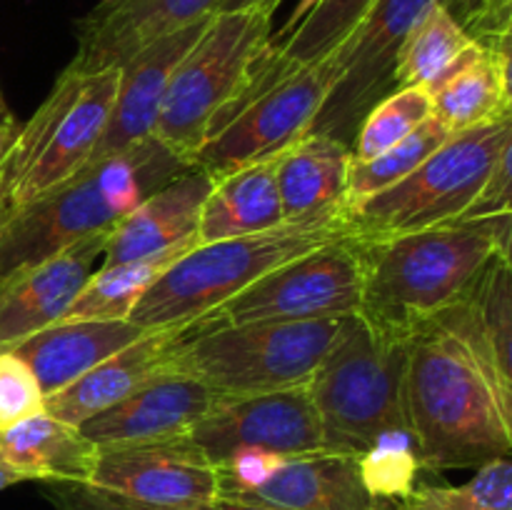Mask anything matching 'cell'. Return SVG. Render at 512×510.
<instances>
[{"instance_id":"b9f144b4","label":"cell","mask_w":512,"mask_h":510,"mask_svg":"<svg viewBox=\"0 0 512 510\" xmlns=\"http://www.w3.org/2000/svg\"><path fill=\"white\" fill-rule=\"evenodd\" d=\"M283 0H220L215 13H230V10H260L273 15Z\"/></svg>"},{"instance_id":"7c38bea8","label":"cell","mask_w":512,"mask_h":510,"mask_svg":"<svg viewBox=\"0 0 512 510\" xmlns=\"http://www.w3.org/2000/svg\"><path fill=\"white\" fill-rule=\"evenodd\" d=\"M435 3L440 0H375L370 5L353 33L333 50L338 80L310 133L353 143L368 110L395 90L400 48Z\"/></svg>"},{"instance_id":"5b68a950","label":"cell","mask_w":512,"mask_h":510,"mask_svg":"<svg viewBox=\"0 0 512 510\" xmlns=\"http://www.w3.org/2000/svg\"><path fill=\"white\" fill-rule=\"evenodd\" d=\"M340 325L343 318L198 320L175 350V373L200 380L218 398L303 388L333 348Z\"/></svg>"},{"instance_id":"6da1fadb","label":"cell","mask_w":512,"mask_h":510,"mask_svg":"<svg viewBox=\"0 0 512 510\" xmlns=\"http://www.w3.org/2000/svg\"><path fill=\"white\" fill-rule=\"evenodd\" d=\"M405 405L423 470L512 455V393L463 298L410 335Z\"/></svg>"},{"instance_id":"8d00e7d4","label":"cell","mask_w":512,"mask_h":510,"mask_svg":"<svg viewBox=\"0 0 512 510\" xmlns=\"http://www.w3.org/2000/svg\"><path fill=\"white\" fill-rule=\"evenodd\" d=\"M505 213H512V133L505 140L498 160H495V168L485 183L483 193L478 195V200L470 205V210L460 220L493 218V215Z\"/></svg>"},{"instance_id":"60d3db41","label":"cell","mask_w":512,"mask_h":510,"mask_svg":"<svg viewBox=\"0 0 512 510\" xmlns=\"http://www.w3.org/2000/svg\"><path fill=\"white\" fill-rule=\"evenodd\" d=\"M20 125L23 123H18V120H15V115L10 113V108L5 105L3 93H0V163H3L5 155H8L10 145L15 143V138H18Z\"/></svg>"},{"instance_id":"bcb514c9","label":"cell","mask_w":512,"mask_h":510,"mask_svg":"<svg viewBox=\"0 0 512 510\" xmlns=\"http://www.w3.org/2000/svg\"><path fill=\"white\" fill-rule=\"evenodd\" d=\"M320 3H323V0H300V3H298V5H295L293 15H290V18H288V23H285V25H283V28H280V30H278V33H275V35H270V38H283V35H288V33H290V30H293V28H295V25H298V23H300V20H303V18H305V15H308V13H310V10H313V8H318V5H320Z\"/></svg>"},{"instance_id":"7a4b0ae2","label":"cell","mask_w":512,"mask_h":510,"mask_svg":"<svg viewBox=\"0 0 512 510\" xmlns=\"http://www.w3.org/2000/svg\"><path fill=\"white\" fill-rule=\"evenodd\" d=\"M188 168L155 138L90 163L68 183L15 210L0 238V283L78 240L110 233L148 195Z\"/></svg>"},{"instance_id":"3957f363","label":"cell","mask_w":512,"mask_h":510,"mask_svg":"<svg viewBox=\"0 0 512 510\" xmlns=\"http://www.w3.org/2000/svg\"><path fill=\"white\" fill-rule=\"evenodd\" d=\"M340 238L350 235L338 208L285 220L263 233L195 245L145 290L128 320L143 330L188 328L270 270Z\"/></svg>"},{"instance_id":"7402d4cb","label":"cell","mask_w":512,"mask_h":510,"mask_svg":"<svg viewBox=\"0 0 512 510\" xmlns=\"http://www.w3.org/2000/svg\"><path fill=\"white\" fill-rule=\"evenodd\" d=\"M245 498L280 510H388L393 505L368 493L358 455L333 450L288 458Z\"/></svg>"},{"instance_id":"2e32d148","label":"cell","mask_w":512,"mask_h":510,"mask_svg":"<svg viewBox=\"0 0 512 510\" xmlns=\"http://www.w3.org/2000/svg\"><path fill=\"white\" fill-rule=\"evenodd\" d=\"M105 235L78 240L53 258L20 270L0 283V348L60 323L93 275Z\"/></svg>"},{"instance_id":"d590c367","label":"cell","mask_w":512,"mask_h":510,"mask_svg":"<svg viewBox=\"0 0 512 510\" xmlns=\"http://www.w3.org/2000/svg\"><path fill=\"white\" fill-rule=\"evenodd\" d=\"M45 498L53 510H188V508H163V505L140 503L110 490L95 488L90 483H43ZM215 510V508H200Z\"/></svg>"},{"instance_id":"f35d334b","label":"cell","mask_w":512,"mask_h":510,"mask_svg":"<svg viewBox=\"0 0 512 510\" xmlns=\"http://www.w3.org/2000/svg\"><path fill=\"white\" fill-rule=\"evenodd\" d=\"M490 220V228H493V238H495V250H498L500 258L508 263V268L512 270V213L505 215H493Z\"/></svg>"},{"instance_id":"f6af8a7d","label":"cell","mask_w":512,"mask_h":510,"mask_svg":"<svg viewBox=\"0 0 512 510\" xmlns=\"http://www.w3.org/2000/svg\"><path fill=\"white\" fill-rule=\"evenodd\" d=\"M215 510H280L273 508V505H265L258 503V500H250V498H238V495H223L215 505Z\"/></svg>"},{"instance_id":"4fadbf2b","label":"cell","mask_w":512,"mask_h":510,"mask_svg":"<svg viewBox=\"0 0 512 510\" xmlns=\"http://www.w3.org/2000/svg\"><path fill=\"white\" fill-rule=\"evenodd\" d=\"M90 485L163 508H215L223 498L218 465L188 435L103 445Z\"/></svg>"},{"instance_id":"44dd1931","label":"cell","mask_w":512,"mask_h":510,"mask_svg":"<svg viewBox=\"0 0 512 510\" xmlns=\"http://www.w3.org/2000/svg\"><path fill=\"white\" fill-rule=\"evenodd\" d=\"M130 320H68L53 323L18 343L8 345L13 355L30 365L45 395L58 393L95 365L120 353L143 335Z\"/></svg>"},{"instance_id":"e0dca14e","label":"cell","mask_w":512,"mask_h":510,"mask_svg":"<svg viewBox=\"0 0 512 510\" xmlns=\"http://www.w3.org/2000/svg\"><path fill=\"white\" fill-rule=\"evenodd\" d=\"M210 18L213 15L195 20L193 25H185L165 38H158L120 65L118 95H115L113 110H110L108 128H105L90 163L110 158L120 150H128L153 138L170 75H173L175 65L188 55V50L198 43Z\"/></svg>"},{"instance_id":"d6a6232c","label":"cell","mask_w":512,"mask_h":510,"mask_svg":"<svg viewBox=\"0 0 512 510\" xmlns=\"http://www.w3.org/2000/svg\"><path fill=\"white\" fill-rule=\"evenodd\" d=\"M433 115L425 85L395 88L368 110L353 138V158L370 160L408 138L415 128Z\"/></svg>"},{"instance_id":"7bdbcfd3","label":"cell","mask_w":512,"mask_h":510,"mask_svg":"<svg viewBox=\"0 0 512 510\" xmlns=\"http://www.w3.org/2000/svg\"><path fill=\"white\" fill-rule=\"evenodd\" d=\"M512 3V0H488V5H485V10H483V15H480L478 18V23L473 25V30H470V35H473L475 40L480 38V35H485L490 30V25L495 23V20H498V15L503 13L505 8H508V5Z\"/></svg>"},{"instance_id":"c3c4849f","label":"cell","mask_w":512,"mask_h":510,"mask_svg":"<svg viewBox=\"0 0 512 510\" xmlns=\"http://www.w3.org/2000/svg\"><path fill=\"white\" fill-rule=\"evenodd\" d=\"M485 5H488V3H485Z\"/></svg>"},{"instance_id":"4dcf8cb0","label":"cell","mask_w":512,"mask_h":510,"mask_svg":"<svg viewBox=\"0 0 512 510\" xmlns=\"http://www.w3.org/2000/svg\"><path fill=\"white\" fill-rule=\"evenodd\" d=\"M360 478L373 498L383 503L405 500L418 485L423 470L418 440L410 425H393L373 440L363 455H358Z\"/></svg>"},{"instance_id":"484cf974","label":"cell","mask_w":512,"mask_h":510,"mask_svg":"<svg viewBox=\"0 0 512 510\" xmlns=\"http://www.w3.org/2000/svg\"><path fill=\"white\" fill-rule=\"evenodd\" d=\"M425 88L433 115L450 133H463L510 115L505 110L503 78L495 55L478 40Z\"/></svg>"},{"instance_id":"ba28073f","label":"cell","mask_w":512,"mask_h":510,"mask_svg":"<svg viewBox=\"0 0 512 510\" xmlns=\"http://www.w3.org/2000/svg\"><path fill=\"white\" fill-rule=\"evenodd\" d=\"M118 80L120 68L90 75L65 68L58 75L0 163L15 210L68 183L90 163L108 128Z\"/></svg>"},{"instance_id":"603a6c76","label":"cell","mask_w":512,"mask_h":510,"mask_svg":"<svg viewBox=\"0 0 512 510\" xmlns=\"http://www.w3.org/2000/svg\"><path fill=\"white\" fill-rule=\"evenodd\" d=\"M98 445L78 428L48 413L30 415L0 430V468L38 483H90Z\"/></svg>"},{"instance_id":"e575fe53","label":"cell","mask_w":512,"mask_h":510,"mask_svg":"<svg viewBox=\"0 0 512 510\" xmlns=\"http://www.w3.org/2000/svg\"><path fill=\"white\" fill-rule=\"evenodd\" d=\"M285 455L270 453V450L260 448H240L230 453L228 458L218 463L220 485H223V495H253L280 465L285 463Z\"/></svg>"},{"instance_id":"7dc6e473","label":"cell","mask_w":512,"mask_h":510,"mask_svg":"<svg viewBox=\"0 0 512 510\" xmlns=\"http://www.w3.org/2000/svg\"><path fill=\"white\" fill-rule=\"evenodd\" d=\"M18 483H25V480H23V478H20V475L10 473V470L0 468V490L10 488V485H18Z\"/></svg>"},{"instance_id":"1f68e13d","label":"cell","mask_w":512,"mask_h":510,"mask_svg":"<svg viewBox=\"0 0 512 510\" xmlns=\"http://www.w3.org/2000/svg\"><path fill=\"white\" fill-rule=\"evenodd\" d=\"M393 510H512V455L475 468L463 485H415Z\"/></svg>"},{"instance_id":"83f0119b","label":"cell","mask_w":512,"mask_h":510,"mask_svg":"<svg viewBox=\"0 0 512 510\" xmlns=\"http://www.w3.org/2000/svg\"><path fill=\"white\" fill-rule=\"evenodd\" d=\"M473 43L475 38L458 23V18L443 3H435L415 23L400 48L398 65H395V88L430 85Z\"/></svg>"},{"instance_id":"d4e9b609","label":"cell","mask_w":512,"mask_h":510,"mask_svg":"<svg viewBox=\"0 0 512 510\" xmlns=\"http://www.w3.org/2000/svg\"><path fill=\"white\" fill-rule=\"evenodd\" d=\"M353 148L333 135L308 133L278 155L280 200L285 220L343 210Z\"/></svg>"},{"instance_id":"30bf717a","label":"cell","mask_w":512,"mask_h":510,"mask_svg":"<svg viewBox=\"0 0 512 510\" xmlns=\"http://www.w3.org/2000/svg\"><path fill=\"white\" fill-rule=\"evenodd\" d=\"M335 80V53L320 63L293 70L258 98L215 120L203 145L195 150L190 168L218 180L245 165L278 158L310 133Z\"/></svg>"},{"instance_id":"9c48e42d","label":"cell","mask_w":512,"mask_h":510,"mask_svg":"<svg viewBox=\"0 0 512 510\" xmlns=\"http://www.w3.org/2000/svg\"><path fill=\"white\" fill-rule=\"evenodd\" d=\"M273 15L260 10L213 13L198 43L175 65L153 128L170 153L190 165L210 123L240 93L250 63L273 35Z\"/></svg>"},{"instance_id":"9a60e30c","label":"cell","mask_w":512,"mask_h":510,"mask_svg":"<svg viewBox=\"0 0 512 510\" xmlns=\"http://www.w3.org/2000/svg\"><path fill=\"white\" fill-rule=\"evenodd\" d=\"M218 5L220 0H100L75 23L78 50L68 68L83 75L120 68L145 45L208 18Z\"/></svg>"},{"instance_id":"8fae6325","label":"cell","mask_w":512,"mask_h":510,"mask_svg":"<svg viewBox=\"0 0 512 510\" xmlns=\"http://www.w3.org/2000/svg\"><path fill=\"white\" fill-rule=\"evenodd\" d=\"M365 248L340 238L300 255L220 305L208 323L350 318L363 308Z\"/></svg>"},{"instance_id":"f1b7e54d","label":"cell","mask_w":512,"mask_h":510,"mask_svg":"<svg viewBox=\"0 0 512 510\" xmlns=\"http://www.w3.org/2000/svg\"><path fill=\"white\" fill-rule=\"evenodd\" d=\"M450 135L453 133L435 115H430L420 128H415L408 138L400 140L398 145L388 148L385 153L375 155L370 160H350L348 190H345L343 210L383 193L385 188H390L398 180H403L405 175L413 173Z\"/></svg>"},{"instance_id":"ab89813d","label":"cell","mask_w":512,"mask_h":510,"mask_svg":"<svg viewBox=\"0 0 512 510\" xmlns=\"http://www.w3.org/2000/svg\"><path fill=\"white\" fill-rule=\"evenodd\" d=\"M440 3H443L445 8L458 18V23L470 33L473 25L478 23L480 15H483L485 3H488V0H440Z\"/></svg>"},{"instance_id":"ffe728a7","label":"cell","mask_w":512,"mask_h":510,"mask_svg":"<svg viewBox=\"0 0 512 510\" xmlns=\"http://www.w3.org/2000/svg\"><path fill=\"white\" fill-rule=\"evenodd\" d=\"M213 178L188 168L155 190L108 233L103 265L150 258L180 245H198V223Z\"/></svg>"},{"instance_id":"8992f818","label":"cell","mask_w":512,"mask_h":510,"mask_svg":"<svg viewBox=\"0 0 512 510\" xmlns=\"http://www.w3.org/2000/svg\"><path fill=\"white\" fill-rule=\"evenodd\" d=\"M410 338L363 315L343 318L333 348L308 390L323 425L325 448L363 455L383 430L408 423L405 370Z\"/></svg>"},{"instance_id":"52a82bcc","label":"cell","mask_w":512,"mask_h":510,"mask_svg":"<svg viewBox=\"0 0 512 510\" xmlns=\"http://www.w3.org/2000/svg\"><path fill=\"white\" fill-rule=\"evenodd\" d=\"M510 133L512 115L453 133L413 173L343 210L348 235L368 245L460 220L483 193Z\"/></svg>"},{"instance_id":"cb8c5ba5","label":"cell","mask_w":512,"mask_h":510,"mask_svg":"<svg viewBox=\"0 0 512 510\" xmlns=\"http://www.w3.org/2000/svg\"><path fill=\"white\" fill-rule=\"evenodd\" d=\"M278 158L260 160L213 180L198 223V245L263 233L285 223L275 175Z\"/></svg>"},{"instance_id":"5bb4252c","label":"cell","mask_w":512,"mask_h":510,"mask_svg":"<svg viewBox=\"0 0 512 510\" xmlns=\"http://www.w3.org/2000/svg\"><path fill=\"white\" fill-rule=\"evenodd\" d=\"M188 438L215 465L240 448L270 450L285 458L328 450L308 385L218 398Z\"/></svg>"},{"instance_id":"d6986e66","label":"cell","mask_w":512,"mask_h":510,"mask_svg":"<svg viewBox=\"0 0 512 510\" xmlns=\"http://www.w3.org/2000/svg\"><path fill=\"white\" fill-rule=\"evenodd\" d=\"M188 328L145 330L128 348L110 355L58 393L45 395V413L80 428L85 420L113 408L153 380L175 373V350Z\"/></svg>"},{"instance_id":"74e56055","label":"cell","mask_w":512,"mask_h":510,"mask_svg":"<svg viewBox=\"0 0 512 510\" xmlns=\"http://www.w3.org/2000/svg\"><path fill=\"white\" fill-rule=\"evenodd\" d=\"M478 43H483L495 55L500 78H503L505 110L512 115V3L498 15V20L490 25L488 33L480 35Z\"/></svg>"},{"instance_id":"f546056e","label":"cell","mask_w":512,"mask_h":510,"mask_svg":"<svg viewBox=\"0 0 512 510\" xmlns=\"http://www.w3.org/2000/svg\"><path fill=\"white\" fill-rule=\"evenodd\" d=\"M463 300L473 310L485 345L512 393V270L498 250L475 275Z\"/></svg>"},{"instance_id":"836d02e7","label":"cell","mask_w":512,"mask_h":510,"mask_svg":"<svg viewBox=\"0 0 512 510\" xmlns=\"http://www.w3.org/2000/svg\"><path fill=\"white\" fill-rule=\"evenodd\" d=\"M45 413V393L25 360L0 350V430Z\"/></svg>"},{"instance_id":"ac0fdd59","label":"cell","mask_w":512,"mask_h":510,"mask_svg":"<svg viewBox=\"0 0 512 510\" xmlns=\"http://www.w3.org/2000/svg\"><path fill=\"white\" fill-rule=\"evenodd\" d=\"M218 395L190 375L168 373L80 425L98 448L185 438Z\"/></svg>"},{"instance_id":"277c9868","label":"cell","mask_w":512,"mask_h":510,"mask_svg":"<svg viewBox=\"0 0 512 510\" xmlns=\"http://www.w3.org/2000/svg\"><path fill=\"white\" fill-rule=\"evenodd\" d=\"M363 248L365 288L358 315L410 338L425 320L463 298L495 255V238L488 218L453 220Z\"/></svg>"},{"instance_id":"4316f807","label":"cell","mask_w":512,"mask_h":510,"mask_svg":"<svg viewBox=\"0 0 512 510\" xmlns=\"http://www.w3.org/2000/svg\"><path fill=\"white\" fill-rule=\"evenodd\" d=\"M190 248H195V243L180 245V248L150 255V258L103 265L90 275L85 288L80 290L60 323H68V320H128L145 290Z\"/></svg>"},{"instance_id":"ee69618b","label":"cell","mask_w":512,"mask_h":510,"mask_svg":"<svg viewBox=\"0 0 512 510\" xmlns=\"http://www.w3.org/2000/svg\"><path fill=\"white\" fill-rule=\"evenodd\" d=\"M13 215H15V208H13V198H10V185L8 180H5L3 168H0V238H3L5 228H8Z\"/></svg>"}]
</instances>
